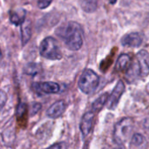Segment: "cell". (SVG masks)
Returning <instances> with one entry per match:
<instances>
[{
  "label": "cell",
  "instance_id": "9",
  "mask_svg": "<svg viewBox=\"0 0 149 149\" xmlns=\"http://www.w3.org/2000/svg\"><path fill=\"white\" fill-rule=\"evenodd\" d=\"M142 37L138 32H132L123 37L121 39V44L124 46L129 47H139L142 44Z\"/></svg>",
  "mask_w": 149,
  "mask_h": 149
},
{
  "label": "cell",
  "instance_id": "17",
  "mask_svg": "<svg viewBox=\"0 0 149 149\" xmlns=\"http://www.w3.org/2000/svg\"><path fill=\"white\" fill-rule=\"evenodd\" d=\"M145 144H146V139L141 134H135L131 140L132 148H141Z\"/></svg>",
  "mask_w": 149,
  "mask_h": 149
},
{
  "label": "cell",
  "instance_id": "22",
  "mask_svg": "<svg viewBox=\"0 0 149 149\" xmlns=\"http://www.w3.org/2000/svg\"><path fill=\"white\" fill-rule=\"evenodd\" d=\"M40 108H41V105L39 104V103H35V104H33V106H32V107H31V114L33 115V114H36L39 110H40Z\"/></svg>",
  "mask_w": 149,
  "mask_h": 149
},
{
  "label": "cell",
  "instance_id": "18",
  "mask_svg": "<svg viewBox=\"0 0 149 149\" xmlns=\"http://www.w3.org/2000/svg\"><path fill=\"white\" fill-rule=\"evenodd\" d=\"M25 11L23 12V14H19V13H17L15 11H11L10 13V21L15 24V25H20L23 21L25 19Z\"/></svg>",
  "mask_w": 149,
  "mask_h": 149
},
{
  "label": "cell",
  "instance_id": "14",
  "mask_svg": "<svg viewBox=\"0 0 149 149\" xmlns=\"http://www.w3.org/2000/svg\"><path fill=\"white\" fill-rule=\"evenodd\" d=\"M99 0H79V4L82 10L86 12L91 13L97 10Z\"/></svg>",
  "mask_w": 149,
  "mask_h": 149
},
{
  "label": "cell",
  "instance_id": "24",
  "mask_svg": "<svg viewBox=\"0 0 149 149\" xmlns=\"http://www.w3.org/2000/svg\"><path fill=\"white\" fill-rule=\"evenodd\" d=\"M109 2H110V3H112V4H114V3L117 2V0H109Z\"/></svg>",
  "mask_w": 149,
  "mask_h": 149
},
{
  "label": "cell",
  "instance_id": "10",
  "mask_svg": "<svg viewBox=\"0 0 149 149\" xmlns=\"http://www.w3.org/2000/svg\"><path fill=\"white\" fill-rule=\"evenodd\" d=\"M65 110V103L63 100H58L53 103L46 111V115L49 118L56 119L63 114Z\"/></svg>",
  "mask_w": 149,
  "mask_h": 149
},
{
  "label": "cell",
  "instance_id": "16",
  "mask_svg": "<svg viewBox=\"0 0 149 149\" xmlns=\"http://www.w3.org/2000/svg\"><path fill=\"white\" fill-rule=\"evenodd\" d=\"M42 68L38 64L36 63H29L25 65L24 67V73L28 75H37L41 72Z\"/></svg>",
  "mask_w": 149,
  "mask_h": 149
},
{
  "label": "cell",
  "instance_id": "25",
  "mask_svg": "<svg viewBox=\"0 0 149 149\" xmlns=\"http://www.w3.org/2000/svg\"><path fill=\"white\" fill-rule=\"evenodd\" d=\"M1 57H2V52H1V49H0V58H1Z\"/></svg>",
  "mask_w": 149,
  "mask_h": 149
},
{
  "label": "cell",
  "instance_id": "4",
  "mask_svg": "<svg viewBox=\"0 0 149 149\" xmlns=\"http://www.w3.org/2000/svg\"><path fill=\"white\" fill-rule=\"evenodd\" d=\"M100 78L96 72L91 69H86L81 74L79 79V88L86 94L93 93L98 87Z\"/></svg>",
  "mask_w": 149,
  "mask_h": 149
},
{
  "label": "cell",
  "instance_id": "8",
  "mask_svg": "<svg viewBox=\"0 0 149 149\" xmlns=\"http://www.w3.org/2000/svg\"><path fill=\"white\" fill-rule=\"evenodd\" d=\"M93 119H94L93 112H88L83 115L80 121L79 128L84 137H86L92 131L93 125Z\"/></svg>",
  "mask_w": 149,
  "mask_h": 149
},
{
  "label": "cell",
  "instance_id": "15",
  "mask_svg": "<svg viewBox=\"0 0 149 149\" xmlns=\"http://www.w3.org/2000/svg\"><path fill=\"white\" fill-rule=\"evenodd\" d=\"M108 93H105L104 94H102L101 96H100L93 104V112H99L100 109H102V107H104V105L106 104V102L107 101L108 99Z\"/></svg>",
  "mask_w": 149,
  "mask_h": 149
},
{
  "label": "cell",
  "instance_id": "11",
  "mask_svg": "<svg viewBox=\"0 0 149 149\" xmlns=\"http://www.w3.org/2000/svg\"><path fill=\"white\" fill-rule=\"evenodd\" d=\"M21 25V41L23 46H24L31 37V22L29 19H24Z\"/></svg>",
  "mask_w": 149,
  "mask_h": 149
},
{
  "label": "cell",
  "instance_id": "1",
  "mask_svg": "<svg viewBox=\"0 0 149 149\" xmlns=\"http://www.w3.org/2000/svg\"><path fill=\"white\" fill-rule=\"evenodd\" d=\"M57 34L62 38L65 46L71 51H78L83 45V31L79 24L69 22L66 25L60 27Z\"/></svg>",
  "mask_w": 149,
  "mask_h": 149
},
{
  "label": "cell",
  "instance_id": "21",
  "mask_svg": "<svg viewBox=\"0 0 149 149\" xmlns=\"http://www.w3.org/2000/svg\"><path fill=\"white\" fill-rule=\"evenodd\" d=\"M26 110H27L26 105L24 103H20L18 106V108H17V117H20V116L22 117L26 113Z\"/></svg>",
  "mask_w": 149,
  "mask_h": 149
},
{
  "label": "cell",
  "instance_id": "20",
  "mask_svg": "<svg viewBox=\"0 0 149 149\" xmlns=\"http://www.w3.org/2000/svg\"><path fill=\"white\" fill-rule=\"evenodd\" d=\"M7 101V95L5 93V92L0 90V113L2 112L3 107L5 106Z\"/></svg>",
  "mask_w": 149,
  "mask_h": 149
},
{
  "label": "cell",
  "instance_id": "13",
  "mask_svg": "<svg viewBox=\"0 0 149 149\" xmlns=\"http://www.w3.org/2000/svg\"><path fill=\"white\" fill-rule=\"evenodd\" d=\"M130 65V57L128 54H121L115 65V70L117 72H123L128 68Z\"/></svg>",
  "mask_w": 149,
  "mask_h": 149
},
{
  "label": "cell",
  "instance_id": "3",
  "mask_svg": "<svg viewBox=\"0 0 149 149\" xmlns=\"http://www.w3.org/2000/svg\"><path fill=\"white\" fill-rule=\"evenodd\" d=\"M134 127V120L126 117L120 120L115 126L113 130V141L119 146H123L128 140Z\"/></svg>",
  "mask_w": 149,
  "mask_h": 149
},
{
  "label": "cell",
  "instance_id": "6",
  "mask_svg": "<svg viewBox=\"0 0 149 149\" xmlns=\"http://www.w3.org/2000/svg\"><path fill=\"white\" fill-rule=\"evenodd\" d=\"M136 61L140 68V77L146 78L149 75V54L147 51L141 50L136 55Z\"/></svg>",
  "mask_w": 149,
  "mask_h": 149
},
{
  "label": "cell",
  "instance_id": "7",
  "mask_svg": "<svg viewBox=\"0 0 149 149\" xmlns=\"http://www.w3.org/2000/svg\"><path fill=\"white\" fill-rule=\"evenodd\" d=\"M34 89L38 93H44L48 94H54L58 93L60 91V86L58 83L49 81V82H40V83H35Z\"/></svg>",
  "mask_w": 149,
  "mask_h": 149
},
{
  "label": "cell",
  "instance_id": "12",
  "mask_svg": "<svg viewBox=\"0 0 149 149\" xmlns=\"http://www.w3.org/2000/svg\"><path fill=\"white\" fill-rule=\"evenodd\" d=\"M138 77H140V68H139L138 63L135 59L129 65L127 73H126V78L128 82L132 83Z\"/></svg>",
  "mask_w": 149,
  "mask_h": 149
},
{
  "label": "cell",
  "instance_id": "2",
  "mask_svg": "<svg viewBox=\"0 0 149 149\" xmlns=\"http://www.w3.org/2000/svg\"><path fill=\"white\" fill-rule=\"evenodd\" d=\"M39 52L42 57L50 60H60L63 57L58 41L52 37H46L42 40Z\"/></svg>",
  "mask_w": 149,
  "mask_h": 149
},
{
  "label": "cell",
  "instance_id": "23",
  "mask_svg": "<svg viewBox=\"0 0 149 149\" xmlns=\"http://www.w3.org/2000/svg\"><path fill=\"white\" fill-rule=\"evenodd\" d=\"M65 146H64V144L63 143H58V144H54V145H52V146H51L50 148H63Z\"/></svg>",
  "mask_w": 149,
  "mask_h": 149
},
{
  "label": "cell",
  "instance_id": "19",
  "mask_svg": "<svg viewBox=\"0 0 149 149\" xmlns=\"http://www.w3.org/2000/svg\"><path fill=\"white\" fill-rule=\"evenodd\" d=\"M53 0H38V7L41 10L46 9L51 5Z\"/></svg>",
  "mask_w": 149,
  "mask_h": 149
},
{
  "label": "cell",
  "instance_id": "5",
  "mask_svg": "<svg viewBox=\"0 0 149 149\" xmlns=\"http://www.w3.org/2000/svg\"><path fill=\"white\" fill-rule=\"evenodd\" d=\"M125 92V85L123 83L122 80H119L114 87V89L113 90L112 93L108 96L107 99V108L110 110H113L116 108L120 97L122 96L123 93Z\"/></svg>",
  "mask_w": 149,
  "mask_h": 149
}]
</instances>
